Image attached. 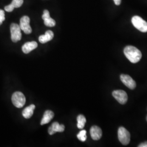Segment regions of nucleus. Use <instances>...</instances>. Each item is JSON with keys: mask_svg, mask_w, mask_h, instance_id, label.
<instances>
[{"mask_svg": "<svg viewBox=\"0 0 147 147\" xmlns=\"http://www.w3.org/2000/svg\"><path fill=\"white\" fill-rule=\"evenodd\" d=\"M124 53L126 58L131 63L138 62L142 58V53L136 47L127 46L124 50Z\"/></svg>", "mask_w": 147, "mask_h": 147, "instance_id": "nucleus-1", "label": "nucleus"}, {"mask_svg": "<svg viewBox=\"0 0 147 147\" xmlns=\"http://www.w3.org/2000/svg\"><path fill=\"white\" fill-rule=\"evenodd\" d=\"M11 101L16 107L21 108L25 104L26 98L22 93L20 92H16L12 95Z\"/></svg>", "mask_w": 147, "mask_h": 147, "instance_id": "nucleus-2", "label": "nucleus"}, {"mask_svg": "<svg viewBox=\"0 0 147 147\" xmlns=\"http://www.w3.org/2000/svg\"><path fill=\"white\" fill-rule=\"evenodd\" d=\"M131 22L133 25L138 30L142 32H147V22L144 20L142 18L138 16H134L132 18Z\"/></svg>", "mask_w": 147, "mask_h": 147, "instance_id": "nucleus-3", "label": "nucleus"}, {"mask_svg": "<svg viewBox=\"0 0 147 147\" xmlns=\"http://www.w3.org/2000/svg\"><path fill=\"white\" fill-rule=\"evenodd\" d=\"M118 137L119 141L123 145H127L130 141V134L126 129L121 126L118 131Z\"/></svg>", "mask_w": 147, "mask_h": 147, "instance_id": "nucleus-4", "label": "nucleus"}, {"mask_svg": "<svg viewBox=\"0 0 147 147\" xmlns=\"http://www.w3.org/2000/svg\"><path fill=\"white\" fill-rule=\"evenodd\" d=\"M11 39L13 42H16L20 40L22 37L21 28L19 25L16 24H11L10 27Z\"/></svg>", "mask_w": 147, "mask_h": 147, "instance_id": "nucleus-5", "label": "nucleus"}, {"mask_svg": "<svg viewBox=\"0 0 147 147\" xmlns=\"http://www.w3.org/2000/svg\"><path fill=\"white\" fill-rule=\"evenodd\" d=\"M113 96L121 104L124 105L126 104L127 101V95L125 91L123 90H116L112 92Z\"/></svg>", "mask_w": 147, "mask_h": 147, "instance_id": "nucleus-6", "label": "nucleus"}, {"mask_svg": "<svg viewBox=\"0 0 147 147\" xmlns=\"http://www.w3.org/2000/svg\"><path fill=\"white\" fill-rule=\"evenodd\" d=\"M30 18L27 16H22L20 22V27L21 30L27 34L31 33L32 32V28L30 25Z\"/></svg>", "mask_w": 147, "mask_h": 147, "instance_id": "nucleus-7", "label": "nucleus"}, {"mask_svg": "<svg viewBox=\"0 0 147 147\" xmlns=\"http://www.w3.org/2000/svg\"><path fill=\"white\" fill-rule=\"evenodd\" d=\"M121 82L126 86L127 87L131 89H135L136 86L135 81L128 75L121 74L120 76Z\"/></svg>", "mask_w": 147, "mask_h": 147, "instance_id": "nucleus-8", "label": "nucleus"}, {"mask_svg": "<svg viewBox=\"0 0 147 147\" xmlns=\"http://www.w3.org/2000/svg\"><path fill=\"white\" fill-rule=\"evenodd\" d=\"M42 19L44 21L45 25L47 26L53 27L56 25V21L50 17L49 11L47 10L44 11Z\"/></svg>", "mask_w": 147, "mask_h": 147, "instance_id": "nucleus-9", "label": "nucleus"}, {"mask_svg": "<svg viewBox=\"0 0 147 147\" xmlns=\"http://www.w3.org/2000/svg\"><path fill=\"white\" fill-rule=\"evenodd\" d=\"M90 134L92 139L95 141L99 140L102 136V130L98 126H93L90 129Z\"/></svg>", "mask_w": 147, "mask_h": 147, "instance_id": "nucleus-10", "label": "nucleus"}, {"mask_svg": "<svg viewBox=\"0 0 147 147\" xmlns=\"http://www.w3.org/2000/svg\"><path fill=\"white\" fill-rule=\"evenodd\" d=\"M64 129L65 126L64 125H60L57 122H55L52 124L51 126H50L48 130V132L50 135H52L57 132H63L64 131Z\"/></svg>", "mask_w": 147, "mask_h": 147, "instance_id": "nucleus-11", "label": "nucleus"}, {"mask_svg": "<svg viewBox=\"0 0 147 147\" xmlns=\"http://www.w3.org/2000/svg\"><path fill=\"white\" fill-rule=\"evenodd\" d=\"M38 47V44L36 42H27L24 44L22 47V50L23 53H28L32 51V50H34Z\"/></svg>", "mask_w": 147, "mask_h": 147, "instance_id": "nucleus-12", "label": "nucleus"}, {"mask_svg": "<svg viewBox=\"0 0 147 147\" xmlns=\"http://www.w3.org/2000/svg\"><path fill=\"white\" fill-rule=\"evenodd\" d=\"M54 37V34L51 31H47L45 34L41 35L39 37V41L42 44H44L51 40Z\"/></svg>", "mask_w": 147, "mask_h": 147, "instance_id": "nucleus-13", "label": "nucleus"}, {"mask_svg": "<svg viewBox=\"0 0 147 147\" xmlns=\"http://www.w3.org/2000/svg\"><path fill=\"white\" fill-rule=\"evenodd\" d=\"M23 3L24 0H13L11 4L5 6V9L8 12H11L14 10L15 8L20 7L22 5Z\"/></svg>", "mask_w": 147, "mask_h": 147, "instance_id": "nucleus-14", "label": "nucleus"}, {"mask_svg": "<svg viewBox=\"0 0 147 147\" xmlns=\"http://www.w3.org/2000/svg\"><path fill=\"white\" fill-rule=\"evenodd\" d=\"M53 117H54V113L53 111L50 110L46 111L44 112V114L42 117V118L40 122V124L42 125L49 123L52 120Z\"/></svg>", "mask_w": 147, "mask_h": 147, "instance_id": "nucleus-15", "label": "nucleus"}, {"mask_svg": "<svg viewBox=\"0 0 147 147\" xmlns=\"http://www.w3.org/2000/svg\"><path fill=\"white\" fill-rule=\"evenodd\" d=\"M35 107H36L35 105L33 104L26 107L22 111L23 117L26 119L30 118L33 114V112L35 109Z\"/></svg>", "mask_w": 147, "mask_h": 147, "instance_id": "nucleus-16", "label": "nucleus"}, {"mask_svg": "<svg viewBox=\"0 0 147 147\" xmlns=\"http://www.w3.org/2000/svg\"><path fill=\"white\" fill-rule=\"evenodd\" d=\"M78 121V127L80 129H82L84 127L85 124L86 123V119L84 115H80L77 117Z\"/></svg>", "mask_w": 147, "mask_h": 147, "instance_id": "nucleus-17", "label": "nucleus"}, {"mask_svg": "<svg viewBox=\"0 0 147 147\" xmlns=\"http://www.w3.org/2000/svg\"><path fill=\"white\" fill-rule=\"evenodd\" d=\"M87 131L84 130H82L79 132L77 135V137L80 141L82 142H84L87 139V136H86Z\"/></svg>", "mask_w": 147, "mask_h": 147, "instance_id": "nucleus-18", "label": "nucleus"}, {"mask_svg": "<svg viewBox=\"0 0 147 147\" xmlns=\"http://www.w3.org/2000/svg\"><path fill=\"white\" fill-rule=\"evenodd\" d=\"M5 20V11L0 9V25H2L3 21Z\"/></svg>", "mask_w": 147, "mask_h": 147, "instance_id": "nucleus-19", "label": "nucleus"}, {"mask_svg": "<svg viewBox=\"0 0 147 147\" xmlns=\"http://www.w3.org/2000/svg\"><path fill=\"white\" fill-rule=\"evenodd\" d=\"M138 147H147V141H146V142H143V143H142L140 144L138 146Z\"/></svg>", "mask_w": 147, "mask_h": 147, "instance_id": "nucleus-20", "label": "nucleus"}, {"mask_svg": "<svg viewBox=\"0 0 147 147\" xmlns=\"http://www.w3.org/2000/svg\"><path fill=\"white\" fill-rule=\"evenodd\" d=\"M116 5H119L121 3V0H113Z\"/></svg>", "mask_w": 147, "mask_h": 147, "instance_id": "nucleus-21", "label": "nucleus"}, {"mask_svg": "<svg viewBox=\"0 0 147 147\" xmlns=\"http://www.w3.org/2000/svg\"><path fill=\"white\" fill-rule=\"evenodd\" d=\"M146 120H147V118H146Z\"/></svg>", "mask_w": 147, "mask_h": 147, "instance_id": "nucleus-22", "label": "nucleus"}]
</instances>
